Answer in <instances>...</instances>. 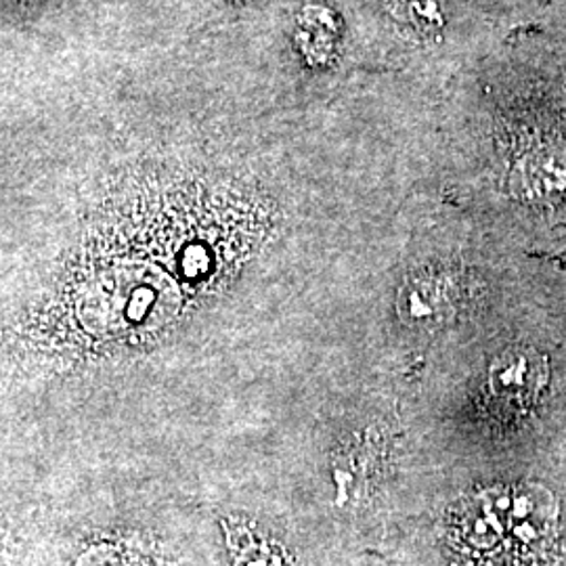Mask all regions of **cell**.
Listing matches in <instances>:
<instances>
[{
	"label": "cell",
	"mask_w": 566,
	"mask_h": 566,
	"mask_svg": "<svg viewBox=\"0 0 566 566\" xmlns=\"http://www.w3.org/2000/svg\"><path fill=\"white\" fill-rule=\"evenodd\" d=\"M447 539L460 566H556L560 506L537 483L491 486L451 512Z\"/></svg>",
	"instance_id": "6da1fadb"
},
{
	"label": "cell",
	"mask_w": 566,
	"mask_h": 566,
	"mask_svg": "<svg viewBox=\"0 0 566 566\" xmlns=\"http://www.w3.org/2000/svg\"><path fill=\"white\" fill-rule=\"evenodd\" d=\"M546 382V361L531 348H510L491 369V390L500 401L525 405Z\"/></svg>",
	"instance_id": "7a4b0ae2"
},
{
	"label": "cell",
	"mask_w": 566,
	"mask_h": 566,
	"mask_svg": "<svg viewBox=\"0 0 566 566\" xmlns=\"http://www.w3.org/2000/svg\"><path fill=\"white\" fill-rule=\"evenodd\" d=\"M446 301L443 283L434 277H420L405 287L401 303H403L405 313L411 319L428 322V319H434L437 313L443 311Z\"/></svg>",
	"instance_id": "3957f363"
},
{
	"label": "cell",
	"mask_w": 566,
	"mask_h": 566,
	"mask_svg": "<svg viewBox=\"0 0 566 566\" xmlns=\"http://www.w3.org/2000/svg\"><path fill=\"white\" fill-rule=\"evenodd\" d=\"M397 18L418 30L420 34H432L446 25L443 0H388Z\"/></svg>",
	"instance_id": "277c9868"
}]
</instances>
